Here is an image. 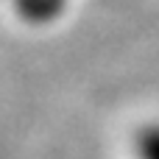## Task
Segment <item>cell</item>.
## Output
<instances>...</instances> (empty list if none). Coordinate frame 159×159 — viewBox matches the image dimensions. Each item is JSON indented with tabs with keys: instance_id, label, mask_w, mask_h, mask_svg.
I'll list each match as a JSON object with an SVG mask.
<instances>
[{
	"instance_id": "7a4b0ae2",
	"label": "cell",
	"mask_w": 159,
	"mask_h": 159,
	"mask_svg": "<svg viewBox=\"0 0 159 159\" xmlns=\"http://www.w3.org/2000/svg\"><path fill=\"white\" fill-rule=\"evenodd\" d=\"M134 157L137 159H159V120H148L134 134Z\"/></svg>"
},
{
	"instance_id": "6da1fadb",
	"label": "cell",
	"mask_w": 159,
	"mask_h": 159,
	"mask_svg": "<svg viewBox=\"0 0 159 159\" xmlns=\"http://www.w3.org/2000/svg\"><path fill=\"white\" fill-rule=\"evenodd\" d=\"M14 11L22 22L28 25H50L56 22L64 11L70 0H11Z\"/></svg>"
}]
</instances>
